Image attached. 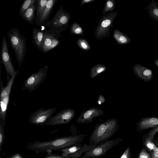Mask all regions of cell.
Returning a JSON list of instances; mask_svg holds the SVG:
<instances>
[{"instance_id":"obj_27","label":"cell","mask_w":158,"mask_h":158,"mask_svg":"<svg viewBox=\"0 0 158 158\" xmlns=\"http://www.w3.org/2000/svg\"><path fill=\"white\" fill-rule=\"evenodd\" d=\"M36 0H26L22 3L20 9L19 15L21 16L32 5L35 3Z\"/></svg>"},{"instance_id":"obj_15","label":"cell","mask_w":158,"mask_h":158,"mask_svg":"<svg viewBox=\"0 0 158 158\" xmlns=\"http://www.w3.org/2000/svg\"><path fill=\"white\" fill-rule=\"evenodd\" d=\"M57 1V0H48L46 7L37 26H44L46 25L49 21Z\"/></svg>"},{"instance_id":"obj_34","label":"cell","mask_w":158,"mask_h":158,"mask_svg":"<svg viewBox=\"0 0 158 158\" xmlns=\"http://www.w3.org/2000/svg\"><path fill=\"white\" fill-rule=\"evenodd\" d=\"M105 101V99L103 96L102 95H100L98 100V102L99 105L103 104Z\"/></svg>"},{"instance_id":"obj_13","label":"cell","mask_w":158,"mask_h":158,"mask_svg":"<svg viewBox=\"0 0 158 158\" xmlns=\"http://www.w3.org/2000/svg\"><path fill=\"white\" fill-rule=\"evenodd\" d=\"M103 114L104 112L101 108L91 107L82 111L77 119L76 121L79 124L89 123L94 118Z\"/></svg>"},{"instance_id":"obj_20","label":"cell","mask_w":158,"mask_h":158,"mask_svg":"<svg viewBox=\"0 0 158 158\" xmlns=\"http://www.w3.org/2000/svg\"><path fill=\"white\" fill-rule=\"evenodd\" d=\"M113 37L118 44H127L131 41V39L118 30L115 29L113 33Z\"/></svg>"},{"instance_id":"obj_11","label":"cell","mask_w":158,"mask_h":158,"mask_svg":"<svg viewBox=\"0 0 158 158\" xmlns=\"http://www.w3.org/2000/svg\"><path fill=\"white\" fill-rule=\"evenodd\" d=\"M56 107L46 109L41 108L34 111L29 117L30 124L35 125H43L48 118L56 111Z\"/></svg>"},{"instance_id":"obj_22","label":"cell","mask_w":158,"mask_h":158,"mask_svg":"<svg viewBox=\"0 0 158 158\" xmlns=\"http://www.w3.org/2000/svg\"><path fill=\"white\" fill-rule=\"evenodd\" d=\"M19 70L8 80L6 85L3 87V85H0L1 92L0 98H2L7 95H10L14 80L18 73Z\"/></svg>"},{"instance_id":"obj_31","label":"cell","mask_w":158,"mask_h":158,"mask_svg":"<svg viewBox=\"0 0 158 158\" xmlns=\"http://www.w3.org/2000/svg\"><path fill=\"white\" fill-rule=\"evenodd\" d=\"M157 132H158V126L153 127V128L149 132L147 138L152 140L154 135Z\"/></svg>"},{"instance_id":"obj_30","label":"cell","mask_w":158,"mask_h":158,"mask_svg":"<svg viewBox=\"0 0 158 158\" xmlns=\"http://www.w3.org/2000/svg\"><path fill=\"white\" fill-rule=\"evenodd\" d=\"M4 124L2 122L0 121V152H1L2 146L3 143L5 138V131Z\"/></svg>"},{"instance_id":"obj_26","label":"cell","mask_w":158,"mask_h":158,"mask_svg":"<svg viewBox=\"0 0 158 158\" xmlns=\"http://www.w3.org/2000/svg\"><path fill=\"white\" fill-rule=\"evenodd\" d=\"M71 33L73 35H83V30L80 25L76 22H74L70 26Z\"/></svg>"},{"instance_id":"obj_18","label":"cell","mask_w":158,"mask_h":158,"mask_svg":"<svg viewBox=\"0 0 158 158\" xmlns=\"http://www.w3.org/2000/svg\"><path fill=\"white\" fill-rule=\"evenodd\" d=\"M35 3L32 5L22 15L21 17L23 19L29 24L35 25L36 18Z\"/></svg>"},{"instance_id":"obj_14","label":"cell","mask_w":158,"mask_h":158,"mask_svg":"<svg viewBox=\"0 0 158 158\" xmlns=\"http://www.w3.org/2000/svg\"><path fill=\"white\" fill-rule=\"evenodd\" d=\"M133 71L137 77L142 81L147 82L152 80L153 74L151 70L141 64H135Z\"/></svg>"},{"instance_id":"obj_36","label":"cell","mask_w":158,"mask_h":158,"mask_svg":"<svg viewBox=\"0 0 158 158\" xmlns=\"http://www.w3.org/2000/svg\"><path fill=\"white\" fill-rule=\"evenodd\" d=\"M95 0H82L80 3V6H82L85 4L91 3Z\"/></svg>"},{"instance_id":"obj_37","label":"cell","mask_w":158,"mask_h":158,"mask_svg":"<svg viewBox=\"0 0 158 158\" xmlns=\"http://www.w3.org/2000/svg\"><path fill=\"white\" fill-rule=\"evenodd\" d=\"M10 158H23V157L20 154L18 153L13 155Z\"/></svg>"},{"instance_id":"obj_1","label":"cell","mask_w":158,"mask_h":158,"mask_svg":"<svg viewBox=\"0 0 158 158\" xmlns=\"http://www.w3.org/2000/svg\"><path fill=\"white\" fill-rule=\"evenodd\" d=\"M86 135L81 134L56 138L47 141H36L28 144L27 148L36 153L47 152L49 155L53 151L68 147L82 142Z\"/></svg>"},{"instance_id":"obj_35","label":"cell","mask_w":158,"mask_h":158,"mask_svg":"<svg viewBox=\"0 0 158 158\" xmlns=\"http://www.w3.org/2000/svg\"><path fill=\"white\" fill-rule=\"evenodd\" d=\"M48 155L47 156L45 157V158H68L62 156H59L55 155H50L48 154Z\"/></svg>"},{"instance_id":"obj_8","label":"cell","mask_w":158,"mask_h":158,"mask_svg":"<svg viewBox=\"0 0 158 158\" xmlns=\"http://www.w3.org/2000/svg\"><path fill=\"white\" fill-rule=\"evenodd\" d=\"M76 111L71 108L63 110L56 114L49 117L44 125L54 126L69 123L74 117Z\"/></svg>"},{"instance_id":"obj_9","label":"cell","mask_w":158,"mask_h":158,"mask_svg":"<svg viewBox=\"0 0 158 158\" xmlns=\"http://www.w3.org/2000/svg\"><path fill=\"white\" fill-rule=\"evenodd\" d=\"M94 144H85L83 145L79 143L59 150L61 152V155L68 158H80L82 154L96 146Z\"/></svg>"},{"instance_id":"obj_7","label":"cell","mask_w":158,"mask_h":158,"mask_svg":"<svg viewBox=\"0 0 158 158\" xmlns=\"http://www.w3.org/2000/svg\"><path fill=\"white\" fill-rule=\"evenodd\" d=\"M123 141V139L118 138L108 140L100 145L96 146L85 153L80 158H96L104 155L110 149L115 146Z\"/></svg>"},{"instance_id":"obj_6","label":"cell","mask_w":158,"mask_h":158,"mask_svg":"<svg viewBox=\"0 0 158 158\" xmlns=\"http://www.w3.org/2000/svg\"><path fill=\"white\" fill-rule=\"evenodd\" d=\"M48 69V66L46 65L40 69L37 72L29 76L24 82L22 89H27L30 92L36 89L44 81Z\"/></svg>"},{"instance_id":"obj_24","label":"cell","mask_w":158,"mask_h":158,"mask_svg":"<svg viewBox=\"0 0 158 158\" xmlns=\"http://www.w3.org/2000/svg\"><path fill=\"white\" fill-rule=\"evenodd\" d=\"M106 69L105 65L102 64H98L94 66L90 71V78H94L99 74L104 72Z\"/></svg>"},{"instance_id":"obj_16","label":"cell","mask_w":158,"mask_h":158,"mask_svg":"<svg viewBox=\"0 0 158 158\" xmlns=\"http://www.w3.org/2000/svg\"><path fill=\"white\" fill-rule=\"evenodd\" d=\"M158 126V118L155 117H143L137 123L138 128L141 130Z\"/></svg>"},{"instance_id":"obj_3","label":"cell","mask_w":158,"mask_h":158,"mask_svg":"<svg viewBox=\"0 0 158 158\" xmlns=\"http://www.w3.org/2000/svg\"><path fill=\"white\" fill-rule=\"evenodd\" d=\"M7 35L11 47L15 53L19 66H20L24 60L27 50L25 38L19 30L15 28H12L7 33Z\"/></svg>"},{"instance_id":"obj_17","label":"cell","mask_w":158,"mask_h":158,"mask_svg":"<svg viewBox=\"0 0 158 158\" xmlns=\"http://www.w3.org/2000/svg\"><path fill=\"white\" fill-rule=\"evenodd\" d=\"M32 43L35 47L41 52L44 35V31L36 28L32 30Z\"/></svg>"},{"instance_id":"obj_33","label":"cell","mask_w":158,"mask_h":158,"mask_svg":"<svg viewBox=\"0 0 158 158\" xmlns=\"http://www.w3.org/2000/svg\"><path fill=\"white\" fill-rule=\"evenodd\" d=\"M120 158H130V150L129 147L127 148Z\"/></svg>"},{"instance_id":"obj_23","label":"cell","mask_w":158,"mask_h":158,"mask_svg":"<svg viewBox=\"0 0 158 158\" xmlns=\"http://www.w3.org/2000/svg\"><path fill=\"white\" fill-rule=\"evenodd\" d=\"M48 0H36L35 25H37L46 7Z\"/></svg>"},{"instance_id":"obj_38","label":"cell","mask_w":158,"mask_h":158,"mask_svg":"<svg viewBox=\"0 0 158 158\" xmlns=\"http://www.w3.org/2000/svg\"><path fill=\"white\" fill-rule=\"evenodd\" d=\"M155 64L158 68V59H156L154 61V62Z\"/></svg>"},{"instance_id":"obj_29","label":"cell","mask_w":158,"mask_h":158,"mask_svg":"<svg viewBox=\"0 0 158 158\" xmlns=\"http://www.w3.org/2000/svg\"><path fill=\"white\" fill-rule=\"evenodd\" d=\"M148 138L145 141V145L150 150L153 151V152L154 155L158 158V148Z\"/></svg>"},{"instance_id":"obj_25","label":"cell","mask_w":158,"mask_h":158,"mask_svg":"<svg viewBox=\"0 0 158 158\" xmlns=\"http://www.w3.org/2000/svg\"><path fill=\"white\" fill-rule=\"evenodd\" d=\"M115 7L114 0H107L105 4L102 11V14L104 15L109 11H113Z\"/></svg>"},{"instance_id":"obj_39","label":"cell","mask_w":158,"mask_h":158,"mask_svg":"<svg viewBox=\"0 0 158 158\" xmlns=\"http://www.w3.org/2000/svg\"><path fill=\"white\" fill-rule=\"evenodd\" d=\"M157 158L154 155V153L152 152V158Z\"/></svg>"},{"instance_id":"obj_4","label":"cell","mask_w":158,"mask_h":158,"mask_svg":"<svg viewBox=\"0 0 158 158\" xmlns=\"http://www.w3.org/2000/svg\"><path fill=\"white\" fill-rule=\"evenodd\" d=\"M71 19V15L61 6L53 17L44 26L49 30L60 33L66 30Z\"/></svg>"},{"instance_id":"obj_21","label":"cell","mask_w":158,"mask_h":158,"mask_svg":"<svg viewBox=\"0 0 158 158\" xmlns=\"http://www.w3.org/2000/svg\"><path fill=\"white\" fill-rule=\"evenodd\" d=\"M145 8L148 10V13L151 18L158 21V4L157 3L152 0Z\"/></svg>"},{"instance_id":"obj_12","label":"cell","mask_w":158,"mask_h":158,"mask_svg":"<svg viewBox=\"0 0 158 158\" xmlns=\"http://www.w3.org/2000/svg\"><path fill=\"white\" fill-rule=\"evenodd\" d=\"M44 31V35L41 52L46 53L60 44L59 39L61 35L60 33L51 31L48 29H45Z\"/></svg>"},{"instance_id":"obj_2","label":"cell","mask_w":158,"mask_h":158,"mask_svg":"<svg viewBox=\"0 0 158 158\" xmlns=\"http://www.w3.org/2000/svg\"><path fill=\"white\" fill-rule=\"evenodd\" d=\"M119 126L116 118L107 119L96 125L89 137V144L97 146L107 141L118 131Z\"/></svg>"},{"instance_id":"obj_5","label":"cell","mask_w":158,"mask_h":158,"mask_svg":"<svg viewBox=\"0 0 158 158\" xmlns=\"http://www.w3.org/2000/svg\"><path fill=\"white\" fill-rule=\"evenodd\" d=\"M118 14L116 11L110 12L100 19L94 33L97 40H100L110 36V29L113 27V21Z\"/></svg>"},{"instance_id":"obj_10","label":"cell","mask_w":158,"mask_h":158,"mask_svg":"<svg viewBox=\"0 0 158 158\" xmlns=\"http://www.w3.org/2000/svg\"><path fill=\"white\" fill-rule=\"evenodd\" d=\"M1 62L4 65L7 75V79L9 80L18 71L15 70L9 54L7 43L5 37L2 38L1 53Z\"/></svg>"},{"instance_id":"obj_19","label":"cell","mask_w":158,"mask_h":158,"mask_svg":"<svg viewBox=\"0 0 158 158\" xmlns=\"http://www.w3.org/2000/svg\"><path fill=\"white\" fill-rule=\"evenodd\" d=\"M10 95H6L0 99V121L5 125L6 113Z\"/></svg>"},{"instance_id":"obj_32","label":"cell","mask_w":158,"mask_h":158,"mask_svg":"<svg viewBox=\"0 0 158 158\" xmlns=\"http://www.w3.org/2000/svg\"><path fill=\"white\" fill-rule=\"evenodd\" d=\"M138 158H151V157L146 150L145 149H143L140 152Z\"/></svg>"},{"instance_id":"obj_28","label":"cell","mask_w":158,"mask_h":158,"mask_svg":"<svg viewBox=\"0 0 158 158\" xmlns=\"http://www.w3.org/2000/svg\"><path fill=\"white\" fill-rule=\"evenodd\" d=\"M78 46L82 50L88 51L91 49V46L86 39L84 38H79L77 40Z\"/></svg>"}]
</instances>
